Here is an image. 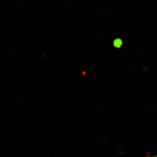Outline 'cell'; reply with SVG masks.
<instances>
[{
  "mask_svg": "<svg viewBox=\"0 0 157 157\" xmlns=\"http://www.w3.org/2000/svg\"><path fill=\"white\" fill-rule=\"evenodd\" d=\"M113 45L116 48H120L123 45L122 41L120 39H116L113 41Z\"/></svg>",
  "mask_w": 157,
  "mask_h": 157,
  "instance_id": "cell-1",
  "label": "cell"
},
{
  "mask_svg": "<svg viewBox=\"0 0 157 157\" xmlns=\"http://www.w3.org/2000/svg\"><path fill=\"white\" fill-rule=\"evenodd\" d=\"M146 157H156L155 156H151L149 155H147V156Z\"/></svg>",
  "mask_w": 157,
  "mask_h": 157,
  "instance_id": "cell-2",
  "label": "cell"
},
{
  "mask_svg": "<svg viewBox=\"0 0 157 157\" xmlns=\"http://www.w3.org/2000/svg\"><path fill=\"white\" fill-rule=\"evenodd\" d=\"M156 156L157 157V155H156Z\"/></svg>",
  "mask_w": 157,
  "mask_h": 157,
  "instance_id": "cell-3",
  "label": "cell"
},
{
  "mask_svg": "<svg viewBox=\"0 0 157 157\" xmlns=\"http://www.w3.org/2000/svg\"><path fill=\"white\" fill-rule=\"evenodd\" d=\"M155 157H157L156 156H155Z\"/></svg>",
  "mask_w": 157,
  "mask_h": 157,
  "instance_id": "cell-4",
  "label": "cell"
}]
</instances>
